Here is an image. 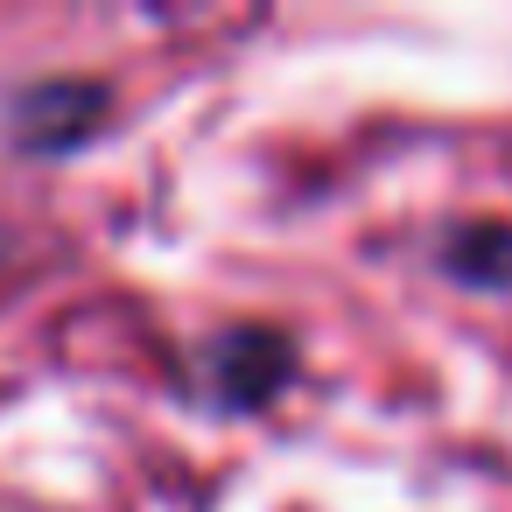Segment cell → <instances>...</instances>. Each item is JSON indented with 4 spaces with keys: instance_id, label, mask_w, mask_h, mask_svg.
Listing matches in <instances>:
<instances>
[{
    "instance_id": "6da1fadb",
    "label": "cell",
    "mask_w": 512,
    "mask_h": 512,
    "mask_svg": "<svg viewBox=\"0 0 512 512\" xmlns=\"http://www.w3.org/2000/svg\"><path fill=\"white\" fill-rule=\"evenodd\" d=\"M449 267L463 281H484V288H505L512 281V232H470L449 246Z\"/></svg>"
}]
</instances>
